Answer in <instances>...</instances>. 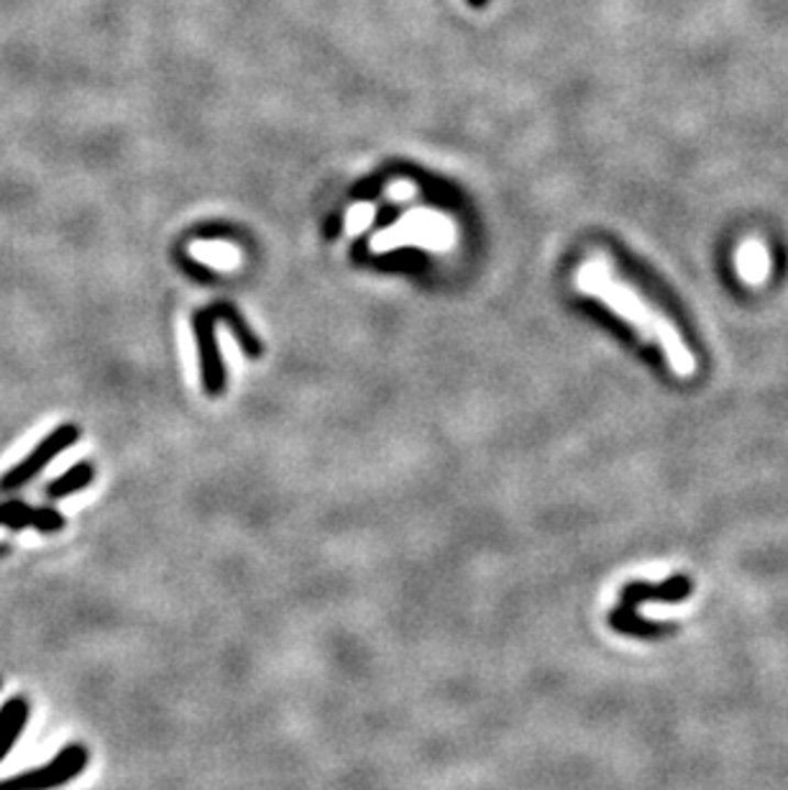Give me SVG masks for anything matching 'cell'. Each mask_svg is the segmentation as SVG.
Masks as SVG:
<instances>
[{"mask_svg": "<svg viewBox=\"0 0 788 790\" xmlns=\"http://www.w3.org/2000/svg\"><path fill=\"white\" fill-rule=\"evenodd\" d=\"M574 287L579 289L581 294L595 297V300L602 302L604 308H610L618 318L628 320L645 341L655 343V346L663 351V356H666L670 371H674L676 377H693L697 358H693L689 346L684 343L681 333L676 331L666 315H661L658 310L651 308V302H647L635 287H630L625 279L614 274L610 256L591 254L589 259L579 266V271L574 274Z\"/></svg>", "mask_w": 788, "mask_h": 790, "instance_id": "cell-1", "label": "cell"}, {"mask_svg": "<svg viewBox=\"0 0 788 790\" xmlns=\"http://www.w3.org/2000/svg\"><path fill=\"white\" fill-rule=\"evenodd\" d=\"M458 229L454 218L433 208L408 210L400 221L389 229L374 233L369 238V248L374 254H389L395 248L418 246L425 252H451L456 246Z\"/></svg>", "mask_w": 788, "mask_h": 790, "instance_id": "cell-2", "label": "cell"}, {"mask_svg": "<svg viewBox=\"0 0 788 790\" xmlns=\"http://www.w3.org/2000/svg\"><path fill=\"white\" fill-rule=\"evenodd\" d=\"M691 593V581L684 576H674L663 583H628L622 591V599L614 612L610 614V624L618 632L640 637H658L674 630V624L645 622L635 614V607L643 601H681Z\"/></svg>", "mask_w": 788, "mask_h": 790, "instance_id": "cell-3", "label": "cell"}, {"mask_svg": "<svg viewBox=\"0 0 788 790\" xmlns=\"http://www.w3.org/2000/svg\"><path fill=\"white\" fill-rule=\"evenodd\" d=\"M85 765H88V749L80 745H69L54 757L44 768L29 770L23 776L8 778L0 783V790H49L57 786H65L69 780L80 776Z\"/></svg>", "mask_w": 788, "mask_h": 790, "instance_id": "cell-4", "label": "cell"}, {"mask_svg": "<svg viewBox=\"0 0 788 790\" xmlns=\"http://www.w3.org/2000/svg\"><path fill=\"white\" fill-rule=\"evenodd\" d=\"M77 437H80V430L75 425H62L54 430L49 437H44V441L31 450V456L23 458L19 466H13L11 471L0 479V491H15L26 487L31 479H36V476L59 456V453H65L69 445H75Z\"/></svg>", "mask_w": 788, "mask_h": 790, "instance_id": "cell-5", "label": "cell"}, {"mask_svg": "<svg viewBox=\"0 0 788 790\" xmlns=\"http://www.w3.org/2000/svg\"><path fill=\"white\" fill-rule=\"evenodd\" d=\"M737 277L751 287H761L770 274V252L761 238H745L735 252Z\"/></svg>", "mask_w": 788, "mask_h": 790, "instance_id": "cell-6", "label": "cell"}, {"mask_svg": "<svg viewBox=\"0 0 788 790\" xmlns=\"http://www.w3.org/2000/svg\"><path fill=\"white\" fill-rule=\"evenodd\" d=\"M190 256L215 271H236L244 262V252L236 244H225V241H195L190 246Z\"/></svg>", "mask_w": 788, "mask_h": 790, "instance_id": "cell-7", "label": "cell"}, {"mask_svg": "<svg viewBox=\"0 0 788 790\" xmlns=\"http://www.w3.org/2000/svg\"><path fill=\"white\" fill-rule=\"evenodd\" d=\"M29 722V701L11 699L0 709V763L5 760L15 742L21 737V730Z\"/></svg>", "mask_w": 788, "mask_h": 790, "instance_id": "cell-8", "label": "cell"}, {"mask_svg": "<svg viewBox=\"0 0 788 790\" xmlns=\"http://www.w3.org/2000/svg\"><path fill=\"white\" fill-rule=\"evenodd\" d=\"M92 476H96V468H92V464H88V460H82V464L73 466L67 474H62L59 479L52 481L49 497L52 499H65L69 494H77V491H82L85 487H90Z\"/></svg>", "mask_w": 788, "mask_h": 790, "instance_id": "cell-9", "label": "cell"}, {"mask_svg": "<svg viewBox=\"0 0 788 790\" xmlns=\"http://www.w3.org/2000/svg\"><path fill=\"white\" fill-rule=\"evenodd\" d=\"M31 520H34V507L23 502H5L0 504V525L11 530H23L31 527Z\"/></svg>", "mask_w": 788, "mask_h": 790, "instance_id": "cell-10", "label": "cell"}, {"mask_svg": "<svg viewBox=\"0 0 788 790\" xmlns=\"http://www.w3.org/2000/svg\"><path fill=\"white\" fill-rule=\"evenodd\" d=\"M374 218H377V205H371V202H356L346 213V233L348 236H358V233L369 229Z\"/></svg>", "mask_w": 788, "mask_h": 790, "instance_id": "cell-11", "label": "cell"}, {"mask_svg": "<svg viewBox=\"0 0 788 790\" xmlns=\"http://www.w3.org/2000/svg\"><path fill=\"white\" fill-rule=\"evenodd\" d=\"M31 527H36L38 532H59L65 527V518L57 510H52V507H38V510H34Z\"/></svg>", "mask_w": 788, "mask_h": 790, "instance_id": "cell-12", "label": "cell"}, {"mask_svg": "<svg viewBox=\"0 0 788 790\" xmlns=\"http://www.w3.org/2000/svg\"><path fill=\"white\" fill-rule=\"evenodd\" d=\"M385 194L389 202H408L418 194V185L408 182V179H395V182L385 190Z\"/></svg>", "mask_w": 788, "mask_h": 790, "instance_id": "cell-13", "label": "cell"}]
</instances>
